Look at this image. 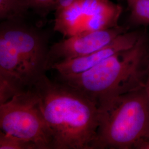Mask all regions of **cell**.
I'll return each instance as SVG.
<instances>
[{
	"label": "cell",
	"instance_id": "6da1fadb",
	"mask_svg": "<svg viewBox=\"0 0 149 149\" xmlns=\"http://www.w3.org/2000/svg\"><path fill=\"white\" fill-rule=\"evenodd\" d=\"M31 88L51 130L54 149H92L100 120L96 104L77 89L45 74Z\"/></svg>",
	"mask_w": 149,
	"mask_h": 149
},
{
	"label": "cell",
	"instance_id": "7a4b0ae2",
	"mask_svg": "<svg viewBox=\"0 0 149 149\" xmlns=\"http://www.w3.org/2000/svg\"><path fill=\"white\" fill-rule=\"evenodd\" d=\"M149 43L144 34L133 47L119 52L80 74L59 76L60 82L84 94L103 109L118 96L146 87Z\"/></svg>",
	"mask_w": 149,
	"mask_h": 149
},
{
	"label": "cell",
	"instance_id": "3957f363",
	"mask_svg": "<svg viewBox=\"0 0 149 149\" xmlns=\"http://www.w3.org/2000/svg\"><path fill=\"white\" fill-rule=\"evenodd\" d=\"M149 141V97L146 87L118 96L100 111L92 149H139Z\"/></svg>",
	"mask_w": 149,
	"mask_h": 149
},
{
	"label": "cell",
	"instance_id": "277c9868",
	"mask_svg": "<svg viewBox=\"0 0 149 149\" xmlns=\"http://www.w3.org/2000/svg\"><path fill=\"white\" fill-rule=\"evenodd\" d=\"M0 127L4 133L36 144L38 149H54L52 134L32 88L0 104Z\"/></svg>",
	"mask_w": 149,
	"mask_h": 149
},
{
	"label": "cell",
	"instance_id": "5b68a950",
	"mask_svg": "<svg viewBox=\"0 0 149 149\" xmlns=\"http://www.w3.org/2000/svg\"><path fill=\"white\" fill-rule=\"evenodd\" d=\"M122 11L111 0H74L55 11L54 29L67 38L117 27Z\"/></svg>",
	"mask_w": 149,
	"mask_h": 149
},
{
	"label": "cell",
	"instance_id": "8992f818",
	"mask_svg": "<svg viewBox=\"0 0 149 149\" xmlns=\"http://www.w3.org/2000/svg\"><path fill=\"white\" fill-rule=\"evenodd\" d=\"M24 18L2 21L0 37L7 39L23 64L31 88L48 70V36L28 24Z\"/></svg>",
	"mask_w": 149,
	"mask_h": 149
},
{
	"label": "cell",
	"instance_id": "52a82bcc",
	"mask_svg": "<svg viewBox=\"0 0 149 149\" xmlns=\"http://www.w3.org/2000/svg\"><path fill=\"white\" fill-rule=\"evenodd\" d=\"M128 31V27L119 25L107 29L65 38L49 48L47 60L48 70L60 62L93 53L111 43L120 34Z\"/></svg>",
	"mask_w": 149,
	"mask_h": 149
},
{
	"label": "cell",
	"instance_id": "ba28073f",
	"mask_svg": "<svg viewBox=\"0 0 149 149\" xmlns=\"http://www.w3.org/2000/svg\"><path fill=\"white\" fill-rule=\"evenodd\" d=\"M143 34L140 31L125 32L112 42L93 53L83 57L65 60L54 65L51 69L59 76L80 74L100 64L113 55L133 47Z\"/></svg>",
	"mask_w": 149,
	"mask_h": 149
},
{
	"label": "cell",
	"instance_id": "9c48e42d",
	"mask_svg": "<svg viewBox=\"0 0 149 149\" xmlns=\"http://www.w3.org/2000/svg\"><path fill=\"white\" fill-rule=\"evenodd\" d=\"M129 19L134 25H149V0H126Z\"/></svg>",
	"mask_w": 149,
	"mask_h": 149
},
{
	"label": "cell",
	"instance_id": "30bf717a",
	"mask_svg": "<svg viewBox=\"0 0 149 149\" xmlns=\"http://www.w3.org/2000/svg\"><path fill=\"white\" fill-rule=\"evenodd\" d=\"M28 11L20 0H0V19L1 21L24 18Z\"/></svg>",
	"mask_w": 149,
	"mask_h": 149
},
{
	"label": "cell",
	"instance_id": "8fae6325",
	"mask_svg": "<svg viewBox=\"0 0 149 149\" xmlns=\"http://www.w3.org/2000/svg\"><path fill=\"white\" fill-rule=\"evenodd\" d=\"M0 149H38L36 144L1 130Z\"/></svg>",
	"mask_w": 149,
	"mask_h": 149
},
{
	"label": "cell",
	"instance_id": "7c38bea8",
	"mask_svg": "<svg viewBox=\"0 0 149 149\" xmlns=\"http://www.w3.org/2000/svg\"><path fill=\"white\" fill-rule=\"evenodd\" d=\"M59 0H20L22 5L28 11L32 9L41 15H45L49 12L55 10Z\"/></svg>",
	"mask_w": 149,
	"mask_h": 149
},
{
	"label": "cell",
	"instance_id": "4fadbf2b",
	"mask_svg": "<svg viewBox=\"0 0 149 149\" xmlns=\"http://www.w3.org/2000/svg\"><path fill=\"white\" fill-rule=\"evenodd\" d=\"M140 149H149V141L141 144L139 148Z\"/></svg>",
	"mask_w": 149,
	"mask_h": 149
},
{
	"label": "cell",
	"instance_id": "5bb4252c",
	"mask_svg": "<svg viewBox=\"0 0 149 149\" xmlns=\"http://www.w3.org/2000/svg\"><path fill=\"white\" fill-rule=\"evenodd\" d=\"M146 89L147 91V92H148V96L149 97V77L148 80L147 81V83H146Z\"/></svg>",
	"mask_w": 149,
	"mask_h": 149
}]
</instances>
